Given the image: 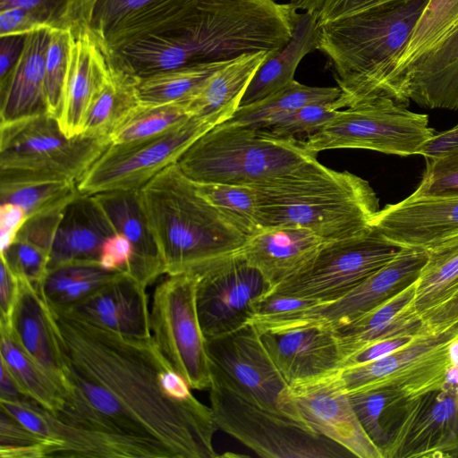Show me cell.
<instances>
[{
	"instance_id": "1",
	"label": "cell",
	"mask_w": 458,
	"mask_h": 458,
	"mask_svg": "<svg viewBox=\"0 0 458 458\" xmlns=\"http://www.w3.org/2000/svg\"><path fill=\"white\" fill-rule=\"evenodd\" d=\"M67 366L64 403L49 413L54 457L214 458L217 427L196 397L165 395L172 366L152 338L124 337L50 308Z\"/></svg>"
},
{
	"instance_id": "2",
	"label": "cell",
	"mask_w": 458,
	"mask_h": 458,
	"mask_svg": "<svg viewBox=\"0 0 458 458\" xmlns=\"http://www.w3.org/2000/svg\"><path fill=\"white\" fill-rule=\"evenodd\" d=\"M297 11L259 0H198L170 29L118 49L110 62L137 79L180 67L276 53L291 38Z\"/></svg>"
},
{
	"instance_id": "3",
	"label": "cell",
	"mask_w": 458,
	"mask_h": 458,
	"mask_svg": "<svg viewBox=\"0 0 458 458\" xmlns=\"http://www.w3.org/2000/svg\"><path fill=\"white\" fill-rule=\"evenodd\" d=\"M250 185L257 194L262 228L298 225L326 241L367 233L380 210L368 181L330 169L317 158Z\"/></svg>"
},
{
	"instance_id": "4",
	"label": "cell",
	"mask_w": 458,
	"mask_h": 458,
	"mask_svg": "<svg viewBox=\"0 0 458 458\" xmlns=\"http://www.w3.org/2000/svg\"><path fill=\"white\" fill-rule=\"evenodd\" d=\"M139 192L167 276L197 273L239 251L248 239L198 191L177 163L159 172Z\"/></svg>"
},
{
	"instance_id": "5",
	"label": "cell",
	"mask_w": 458,
	"mask_h": 458,
	"mask_svg": "<svg viewBox=\"0 0 458 458\" xmlns=\"http://www.w3.org/2000/svg\"><path fill=\"white\" fill-rule=\"evenodd\" d=\"M428 1L390 2L319 25L318 50L334 68L339 109L382 96Z\"/></svg>"
},
{
	"instance_id": "6",
	"label": "cell",
	"mask_w": 458,
	"mask_h": 458,
	"mask_svg": "<svg viewBox=\"0 0 458 458\" xmlns=\"http://www.w3.org/2000/svg\"><path fill=\"white\" fill-rule=\"evenodd\" d=\"M316 158L301 140L225 122L194 141L177 164L195 182L250 185Z\"/></svg>"
},
{
	"instance_id": "7",
	"label": "cell",
	"mask_w": 458,
	"mask_h": 458,
	"mask_svg": "<svg viewBox=\"0 0 458 458\" xmlns=\"http://www.w3.org/2000/svg\"><path fill=\"white\" fill-rule=\"evenodd\" d=\"M112 141L67 137L48 114L0 123V182L71 180L77 183Z\"/></svg>"
},
{
	"instance_id": "8",
	"label": "cell",
	"mask_w": 458,
	"mask_h": 458,
	"mask_svg": "<svg viewBox=\"0 0 458 458\" xmlns=\"http://www.w3.org/2000/svg\"><path fill=\"white\" fill-rule=\"evenodd\" d=\"M386 96H377L339 110L318 131L301 140L318 154L336 148L370 149L397 156L420 155L435 131L428 116L410 111Z\"/></svg>"
},
{
	"instance_id": "9",
	"label": "cell",
	"mask_w": 458,
	"mask_h": 458,
	"mask_svg": "<svg viewBox=\"0 0 458 458\" xmlns=\"http://www.w3.org/2000/svg\"><path fill=\"white\" fill-rule=\"evenodd\" d=\"M210 408L217 428L259 456L267 458H339L352 455L343 446L299 422L249 403L211 385Z\"/></svg>"
},
{
	"instance_id": "10",
	"label": "cell",
	"mask_w": 458,
	"mask_h": 458,
	"mask_svg": "<svg viewBox=\"0 0 458 458\" xmlns=\"http://www.w3.org/2000/svg\"><path fill=\"white\" fill-rule=\"evenodd\" d=\"M198 275L168 276L155 288L150 331L155 345L195 390H209L210 361L197 310Z\"/></svg>"
},
{
	"instance_id": "11",
	"label": "cell",
	"mask_w": 458,
	"mask_h": 458,
	"mask_svg": "<svg viewBox=\"0 0 458 458\" xmlns=\"http://www.w3.org/2000/svg\"><path fill=\"white\" fill-rule=\"evenodd\" d=\"M402 249L374 227L358 236L327 242L301 269L274 286L269 293L318 303L335 300L389 262Z\"/></svg>"
},
{
	"instance_id": "12",
	"label": "cell",
	"mask_w": 458,
	"mask_h": 458,
	"mask_svg": "<svg viewBox=\"0 0 458 458\" xmlns=\"http://www.w3.org/2000/svg\"><path fill=\"white\" fill-rule=\"evenodd\" d=\"M207 344L211 385L299 422L288 396L289 384L267 353L253 325L207 340Z\"/></svg>"
},
{
	"instance_id": "13",
	"label": "cell",
	"mask_w": 458,
	"mask_h": 458,
	"mask_svg": "<svg viewBox=\"0 0 458 458\" xmlns=\"http://www.w3.org/2000/svg\"><path fill=\"white\" fill-rule=\"evenodd\" d=\"M210 122L191 116L166 132L149 139L112 144L78 182L82 194L140 190L213 128Z\"/></svg>"
},
{
	"instance_id": "14",
	"label": "cell",
	"mask_w": 458,
	"mask_h": 458,
	"mask_svg": "<svg viewBox=\"0 0 458 458\" xmlns=\"http://www.w3.org/2000/svg\"><path fill=\"white\" fill-rule=\"evenodd\" d=\"M196 274L197 310L207 340L248 325L259 301L272 290L263 274L238 251L210 263Z\"/></svg>"
},
{
	"instance_id": "15",
	"label": "cell",
	"mask_w": 458,
	"mask_h": 458,
	"mask_svg": "<svg viewBox=\"0 0 458 458\" xmlns=\"http://www.w3.org/2000/svg\"><path fill=\"white\" fill-rule=\"evenodd\" d=\"M458 338V323L437 334L418 336L393 353L374 361L342 368L339 375L347 393L390 385L408 399L442 389L449 344Z\"/></svg>"
},
{
	"instance_id": "16",
	"label": "cell",
	"mask_w": 458,
	"mask_h": 458,
	"mask_svg": "<svg viewBox=\"0 0 458 458\" xmlns=\"http://www.w3.org/2000/svg\"><path fill=\"white\" fill-rule=\"evenodd\" d=\"M288 396L299 421L359 458H383L354 411L339 369L293 383Z\"/></svg>"
},
{
	"instance_id": "17",
	"label": "cell",
	"mask_w": 458,
	"mask_h": 458,
	"mask_svg": "<svg viewBox=\"0 0 458 458\" xmlns=\"http://www.w3.org/2000/svg\"><path fill=\"white\" fill-rule=\"evenodd\" d=\"M458 452V400L442 388L408 399L382 451L383 458H443Z\"/></svg>"
},
{
	"instance_id": "18",
	"label": "cell",
	"mask_w": 458,
	"mask_h": 458,
	"mask_svg": "<svg viewBox=\"0 0 458 458\" xmlns=\"http://www.w3.org/2000/svg\"><path fill=\"white\" fill-rule=\"evenodd\" d=\"M427 259L428 250L403 247L394 258L347 293L298 311L276 328L311 323L334 330L344 327L413 284Z\"/></svg>"
},
{
	"instance_id": "19",
	"label": "cell",
	"mask_w": 458,
	"mask_h": 458,
	"mask_svg": "<svg viewBox=\"0 0 458 458\" xmlns=\"http://www.w3.org/2000/svg\"><path fill=\"white\" fill-rule=\"evenodd\" d=\"M382 94L406 106L458 109V16L428 48L388 75Z\"/></svg>"
},
{
	"instance_id": "20",
	"label": "cell",
	"mask_w": 458,
	"mask_h": 458,
	"mask_svg": "<svg viewBox=\"0 0 458 458\" xmlns=\"http://www.w3.org/2000/svg\"><path fill=\"white\" fill-rule=\"evenodd\" d=\"M198 0H95L89 30L108 58L178 23Z\"/></svg>"
},
{
	"instance_id": "21",
	"label": "cell",
	"mask_w": 458,
	"mask_h": 458,
	"mask_svg": "<svg viewBox=\"0 0 458 458\" xmlns=\"http://www.w3.org/2000/svg\"><path fill=\"white\" fill-rule=\"evenodd\" d=\"M258 332L289 386L342 368L344 357L331 327L311 323Z\"/></svg>"
},
{
	"instance_id": "22",
	"label": "cell",
	"mask_w": 458,
	"mask_h": 458,
	"mask_svg": "<svg viewBox=\"0 0 458 458\" xmlns=\"http://www.w3.org/2000/svg\"><path fill=\"white\" fill-rule=\"evenodd\" d=\"M373 227L401 247L429 250L458 235V195L428 198L410 195L380 209Z\"/></svg>"
},
{
	"instance_id": "23",
	"label": "cell",
	"mask_w": 458,
	"mask_h": 458,
	"mask_svg": "<svg viewBox=\"0 0 458 458\" xmlns=\"http://www.w3.org/2000/svg\"><path fill=\"white\" fill-rule=\"evenodd\" d=\"M18 277V276H17ZM7 326L13 340L60 386L67 385V366L52 310L38 289L22 277Z\"/></svg>"
},
{
	"instance_id": "24",
	"label": "cell",
	"mask_w": 458,
	"mask_h": 458,
	"mask_svg": "<svg viewBox=\"0 0 458 458\" xmlns=\"http://www.w3.org/2000/svg\"><path fill=\"white\" fill-rule=\"evenodd\" d=\"M146 289L126 271H121L93 295L64 311L124 337L149 339L150 310Z\"/></svg>"
},
{
	"instance_id": "25",
	"label": "cell",
	"mask_w": 458,
	"mask_h": 458,
	"mask_svg": "<svg viewBox=\"0 0 458 458\" xmlns=\"http://www.w3.org/2000/svg\"><path fill=\"white\" fill-rule=\"evenodd\" d=\"M411 308L432 334L458 323V235L428 250Z\"/></svg>"
},
{
	"instance_id": "26",
	"label": "cell",
	"mask_w": 458,
	"mask_h": 458,
	"mask_svg": "<svg viewBox=\"0 0 458 458\" xmlns=\"http://www.w3.org/2000/svg\"><path fill=\"white\" fill-rule=\"evenodd\" d=\"M114 233L123 234L133 250L126 272L146 288L165 274V262L145 213L139 190L92 195Z\"/></svg>"
},
{
	"instance_id": "27",
	"label": "cell",
	"mask_w": 458,
	"mask_h": 458,
	"mask_svg": "<svg viewBox=\"0 0 458 458\" xmlns=\"http://www.w3.org/2000/svg\"><path fill=\"white\" fill-rule=\"evenodd\" d=\"M74 34L69 75L58 123L67 137L82 133L87 113L106 82L110 60L89 28Z\"/></svg>"
},
{
	"instance_id": "28",
	"label": "cell",
	"mask_w": 458,
	"mask_h": 458,
	"mask_svg": "<svg viewBox=\"0 0 458 458\" xmlns=\"http://www.w3.org/2000/svg\"><path fill=\"white\" fill-rule=\"evenodd\" d=\"M327 242L305 227L284 225L249 236L238 252L273 288L301 269Z\"/></svg>"
},
{
	"instance_id": "29",
	"label": "cell",
	"mask_w": 458,
	"mask_h": 458,
	"mask_svg": "<svg viewBox=\"0 0 458 458\" xmlns=\"http://www.w3.org/2000/svg\"><path fill=\"white\" fill-rule=\"evenodd\" d=\"M51 29L27 34L19 61L0 86V123L47 114L45 68Z\"/></svg>"
},
{
	"instance_id": "30",
	"label": "cell",
	"mask_w": 458,
	"mask_h": 458,
	"mask_svg": "<svg viewBox=\"0 0 458 458\" xmlns=\"http://www.w3.org/2000/svg\"><path fill=\"white\" fill-rule=\"evenodd\" d=\"M113 233L94 197L81 193L63 211L49 250L48 270L71 261H98L103 242Z\"/></svg>"
},
{
	"instance_id": "31",
	"label": "cell",
	"mask_w": 458,
	"mask_h": 458,
	"mask_svg": "<svg viewBox=\"0 0 458 458\" xmlns=\"http://www.w3.org/2000/svg\"><path fill=\"white\" fill-rule=\"evenodd\" d=\"M415 283L389 301L335 329L344 360L380 340L432 334L411 308Z\"/></svg>"
},
{
	"instance_id": "32",
	"label": "cell",
	"mask_w": 458,
	"mask_h": 458,
	"mask_svg": "<svg viewBox=\"0 0 458 458\" xmlns=\"http://www.w3.org/2000/svg\"><path fill=\"white\" fill-rule=\"evenodd\" d=\"M271 54H246L231 60L182 103L190 116L203 118L215 126L229 120L253 76Z\"/></svg>"
},
{
	"instance_id": "33",
	"label": "cell",
	"mask_w": 458,
	"mask_h": 458,
	"mask_svg": "<svg viewBox=\"0 0 458 458\" xmlns=\"http://www.w3.org/2000/svg\"><path fill=\"white\" fill-rule=\"evenodd\" d=\"M318 38L319 25L315 13H298L291 38L260 65L246 89L240 106L259 101L292 82L301 61L318 49Z\"/></svg>"
},
{
	"instance_id": "34",
	"label": "cell",
	"mask_w": 458,
	"mask_h": 458,
	"mask_svg": "<svg viewBox=\"0 0 458 458\" xmlns=\"http://www.w3.org/2000/svg\"><path fill=\"white\" fill-rule=\"evenodd\" d=\"M119 272L104 269L94 260L66 262L48 270L38 291L50 308L68 310L104 287Z\"/></svg>"
},
{
	"instance_id": "35",
	"label": "cell",
	"mask_w": 458,
	"mask_h": 458,
	"mask_svg": "<svg viewBox=\"0 0 458 458\" xmlns=\"http://www.w3.org/2000/svg\"><path fill=\"white\" fill-rule=\"evenodd\" d=\"M341 94L338 87H313L293 80L278 91L240 106L226 122L267 129L280 117L310 104L330 103Z\"/></svg>"
},
{
	"instance_id": "36",
	"label": "cell",
	"mask_w": 458,
	"mask_h": 458,
	"mask_svg": "<svg viewBox=\"0 0 458 458\" xmlns=\"http://www.w3.org/2000/svg\"><path fill=\"white\" fill-rule=\"evenodd\" d=\"M110 64L109 77L87 113L83 134L110 138L119 123L140 103L139 79Z\"/></svg>"
},
{
	"instance_id": "37",
	"label": "cell",
	"mask_w": 458,
	"mask_h": 458,
	"mask_svg": "<svg viewBox=\"0 0 458 458\" xmlns=\"http://www.w3.org/2000/svg\"><path fill=\"white\" fill-rule=\"evenodd\" d=\"M348 394L361 427L382 454L408 398L390 385H378Z\"/></svg>"
},
{
	"instance_id": "38",
	"label": "cell",
	"mask_w": 458,
	"mask_h": 458,
	"mask_svg": "<svg viewBox=\"0 0 458 458\" xmlns=\"http://www.w3.org/2000/svg\"><path fill=\"white\" fill-rule=\"evenodd\" d=\"M230 61L189 65L140 78L137 83L140 103L182 104Z\"/></svg>"
},
{
	"instance_id": "39",
	"label": "cell",
	"mask_w": 458,
	"mask_h": 458,
	"mask_svg": "<svg viewBox=\"0 0 458 458\" xmlns=\"http://www.w3.org/2000/svg\"><path fill=\"white\" fill-rule=\"evenodd\" d=\"M0 333L1 360L30 399L51 413H57L64 403V390L18 346L6 328L0 327Z\"/></svg>"
},
{
	"instance_id": "40",
	"label": "cell",
	"mask_w": 458,
	"mask_h": 458,
	"mask_svg": "<svg viewBox=\"0 0 458 458\" xmlns=\"http://www.w3.org/2000/svg\"><path fill=\"white\" fill-rule=\"evenodd\" d=\"M81 194L78 183L71 180L32 179L0 183L1 203L21 207L28 218L64 208Z\"/></svg>"
},
{
	"instance_id": "41",
	"label": "cell",
	"mask_w": 458,
	"mask_h": 458,
	"mask_svg": "<svg viewBox=\"0 0 458 458\" xmlns=\"http://www.w3.org/2000/svg\"><path fill=\"white\" fill-rule=\"evenodd\" d=\"M180 103L145 105L139 103L110 135L112 144L139 141L158 136L189 119Z\"/></svg>"
},
{
	"instance_id": "42",
	"label": "cell",
	"mask_w": 458,
	"mask_h": 458,
	"mask_svg": "<svg viewBox=\"0 0 458 458\" xmlns=\"http://www.w3.org/2000/svg\"><path fill=\"white\" fill-rule=\"evenodd\" d=\"M195 184L198 191L248 237L263 229L257 194L251 185Z\"/></svg>"
},
{
	"instance_id": "43",
	"label": "cell",
	"mask_w": 458,
	"mask_h": 458,
	"mask_svg": "<svg viewBox=\"0 0 458 458\" xmlns=\"http://www.w3.org/2000/svg\"><path fill=\"white\" fill-rule=\"evenodd\" d=\"M95 0H0V10L20 7L44 27L75 33L89 28Z\"/></svg>"
},
{
	"instance_id": "44",
	"label": "cell",
	"mask_w": 458,
	"mask_h": 458,
	"mask_svg": "<svg viewBox=\"0 0 458 458\" xmlns=\"http://www.w3.org/2000/svg\"><path fill=\"white\" fill-rule=\"evenodd\" d=\"M74 34L69 30H51L45 68L47 114L58 120L69 75Z\"/></svg>"
},
{
	"instance_id": "45",
	"label": "cell",
	"mask_w": 458,
	"mask_h": 458,
	"mask_svg": "<svg viewBox=\"0 0 458 458\" xmlns=\"http://www.w3.org/2000/svg\"><path fill=\"white\" fill-rule=\"evenodd\" d=\"M457 16L458 0H429L392 72L405 66L428 48Z\"/></svg>"
},
{
	"instance_id": "46",
	"label": "cell",
	"mask_w": 458,
	"mask_h": 458,
	"mask_svg": "<svg viewBox=\"0 0 458 458\" xmlns=\"http://www.w3.org/2000/svg\"><path fill=\"white\" fill-rule=\"evenodd\" d=\"M58 446L55 442L34 433L0 409L1 458L51 457Z\"/></svg>"
},
{
	"instance_id": "47",
	"label": "cell",
	"mask_w": 458,
	"mask_h": 458,
	"mask_svg": "<svg viewBox=\"0 0 458 458\" xmlns=\"http://www.w3.org/2000/svg\"><path fill=\"white\" fill-rule=\"evenodd\" d=\"M426 160L423 177L411 196L428 198L458 195V148Z\"/></svg>"
},
{
	"instance_id": "48",
	"label": "cell",
	"mask_w": 458,
	"mask_h": 458,
	"mask_svg": "<svg viewBox=\"0 0 458 458\" xmlns=\"http://www.w3.org/2000/svg\"><path fill=\"white\" fill-rule=\"evenodd\" d=\"M13 273L39 288L49 268V254L30 242L16 238L13 243L1 252Z\"/></svg>"
},
{
	"instance_id": "49",
	"label": "cell",
	"mask_w": 458,
	"mask_h": 458,
	"mask_svg": "<svg viewBox=\"0 0 458 458\" xmlns=\"http://www.w3.org/2000/svg\"><path fill=\"white\" fill-rule=\"evenodd\" d=\"M339 110L335 101L307 105L280 117L267 129L284 137L310 135L326 125Z\"/></svg>"
},
{
	"instance_id": "50",
	"label": "cell",
	"mask_w": 458,
	"mask_h": 458,
	"mask_svg": "<svg viewBox=\"0 0 458 458\" xmlns=\"http://www.w3.org/2000/svg\"><path fill=\"white\" fill-rule=\"evenodd\" d=\"M133 250L129 240L122 233H114L103 242L98 262L109 271H125L132 259Z\"/></svg>"
},
{
	"instance_id": "51",
	"label": "cell",
	"mask_w": 458,
	"mask_h": 458,
	"mask_svg": "<svg viewBox=\"0 0 458 458\" xmlns=\"http://www.w3.org/2000/svg\"><path fill=\"white\" fill-rule=\"evenodd\" d=\"M399 0H323L315 13L318 25Z\"/></svg>"
},
{
	"instance_id": "52",
	"label": "cell",
	"mask_w": 458,
	"mask_h": 458,
	"mask_svg": "<svg viewBox=\"0 0 458 458\" xmlns=\"http://www.w3.org/2000/svg\"><path fill=\"white\" fill-rule=\"evenodd\" d=\"M417 337L418 336L404 335L386 338L373 343L345 359L342 368L361 365L384 358L409 344Z\"/></svg>"
},
{
	"instance_id": "53",
	"label": "cell",
	"mask_w": 458,
	"mask_h": 458,
	"mask_svg": "<svg viewBox=\"0 0 458 458\" xmlns=\"http://www.w3.org/2000/svg\"><path fill=\"white\" fill-rule=\"evenodd\" d=\"M43 28L46 27L22 8L7 7L0 10V36L28 34Z\"/></svg>"
},
{
	"instance_id": "54",
	"label": "cell",
	"mask_w": 458,
	"mask_h": 458,
	"mask_svg": "<svg viewBox=\"0 0 458 458\" xmlns=\"http://www.w3.org/2000/svg\"><path fill=\"white\" fill-rule=\"evenodd\" d=\"M25 211L11 203H1L0 208V250L8 249L15 241L17 234L26 220Z\"/></svg>"
},
{
	"instance_id": "55",
	"label": "cell",
	"mask_w": 458,
	"mask_h": 458,
	"mask_svg": "<svg viewBox=\"0 0 458 458\" xmlns=\"http://www.w3.org/2000/svg\"><path fill=\"white\" fill-rule=\"evenodd\" d=\"M0 273V325L7 326L19 293V278L2 259Z\"/></svg>"
},
{
	"instance_id": "56",
	"label": "cell",
	"mask_w": 458,
	"mask_h": 458,
	"mask_svg": "<svg viewBox=\"0 0 458 458\" xmlns=\"http://www.w3.org/2000/svg\"><path fill=\"white\" fill-rule=\"evenodd\" d=\"M27 34L0 36V86H2L22 53Z\"/></svg>"
},
{
	"instance_id": "57",
	"label": "cell",
	"mask_w": 458,
	"mask_h": 458,
	"mask_svg": "<svg viewBox=\"0 0 458 458\" xmlns=\"http://www.w3.org/2000/svg\"><path fill=\"white\" fill-rule=\"evenodd\" d=\"M159 384L165 395L173 400L185 402L195 397L186 379L173 368L160 373Z\"/></svg>"
},
{
	"instance_id": "58",
	"label": "cell",
	"mask_w": 458,
	"mask_h": 458,
	"mask_svg": "<svg viewBox=\"0 0 458 458\" xmlns=\"http://www.w3.org/2000/svg\"><path fill=\"white\" fill-rule=\"evenodd\" d=\"M458 148V124L450 130L436 133L423 147L420 155L425 158L439 157Z\"/></svg>"
},
{
	"instance_id": "59",
	"label": "cell",
	"mask_w": 458,
	"mask_h": 458,
	"mask_svg": "<svg viewBox=\"0 0 458 458\" xmlns=\"http://www.w3.org/2000/svg\"><path fill=\"white\" fill-rule=\"evenodd\" d=\"M0 399L7 401L31 400L23 392L3 360H1Z\"/></svg>"
},
{
	"instance_id": "60",
	"label": "cell",
	"mask_w": 458,
	"mask_h": 458,
	"mask_svg": "<svg viewBox=\"0 0 458 458\" xmlns=\"http://www.w3.org/2000/svg\"><path fill=\"white\" fill-rule=\"evenodd\" d=\"M323 0H290V4L296 11L311 12L316 13Z\"/></svg>"
},
{
	"instance_id": "61",
	"label": "cell",
	"mask_w": 458,
	"mask_h": 458,
	"mask_svg": "<svg viewBox=\"0 0 458 458\" xmlns=\"http://www.w3.org/2000/svg\"><path fill=\"white\" fill-rule=\"evenodd\" d=\"M448 356L451 365H458V338L449 344Z\"/></svg>"
},
{
	"instance_id": "62",
	"label": "cell",
	"mask_w": 458,
	"mask_h": 458,
	"mask_svg": "<svg viewBox=\"0 0 458 458\" xmlns=\"http://www.w3.org/2000/svg\"><path fill=\"white\" fill-rule=\"evenodd\" d=\"M259 1L267 2V3H273V2H275V0H259Z\"/></svg>"
}]
</instances>
